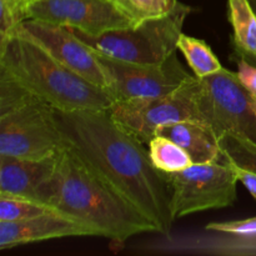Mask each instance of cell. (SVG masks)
I'll return each mask as SVG.
<instances>
[{
	"mask_svg": "<svg viewBox=\"0 0 256 256\" xmlns=\"http://www.w3.org/2000/svg\"><path fill=\"white\" fill-rule=\"evenodd\" d=\"M18 32L36 42L54 59L90 82L108 90V80L98 54L69 28L42 20L26 19Z\"/></svg>",
	"mask_w": 256,
	"mask_h": 256,
	"instance_id": "8fae6325",
	"label": "cell"
},
{
	"mask_svg": "<svg viewBox=\"0 0 256 256\" xmlns=\"http://www.w3.org/2000/svg\"><path fill=\"white\" fill-rule=\"evenodd\" d=\"M96 54L114 102L164 96L194 78L182 66L176 52L162 64H138Z\"/></svg>",
	"mask_w": 256,
	"mask_h": 256,
	"instance_id": "9c48e42d",
	"label": "cell"
},
{
	"mask_svg": "<svg viewBox=\"0 0 256 256\" xmlns=\"http://www.w3.org/2000/svg\"><path fill=\"white\" fill-rule=\"evenodd\" d=\"M70 236H96V234L88 225L56 210L19 222H0L2 250Z\"/></svg>",
	"mask_w": 256,
	"mask_h": 256,
	"instance_id": "7c38bea8",
	"label": "cell"
},
{
	"mask_svg": "<svg viewBox=\"0 0 256 256\" xmlns=\"http://www.w3.org/2000/svg\"><path fill=\"white\" fill-rule=\"evenodd\" d=\"M196 94L198 78L194 76L164 96L114 102L109 112L125 132L149 144L159 128L186 120L202 122Z\"/></svg>",
	"mask_w": 256,
	"mask_h": 256,
	"instance_id": "ba28073f",
	"label": "cell"
},
{
	"mask_svg": "<svg viewBox=\"0 0 256 256\" xmlns=\"http://www.w3.org/2000/svg\"><path fill=\"white\" fill-rule=\"evenodd\" d=\"M54 210V208L36 200L0 195V222H19Z\"/></svg>",
	"mask_w": 256,
	"mask_h": 256,
	"instance_id": "ffe728a7",
	"label": "cell"
},
{
	"mask_svg": "<svg viewBox=\"0 0 256 256\" xmlns=\"http://www.w3.org/2000/svg\"><path fill=\"white\" fill-rule=\"evenodd\" d=\"M65 146L55 109L40 99L0 115V155L40 160Z\"/></svg>",
	"mask_w": 256,
	"mask_h": 256,
	"instance_id": "52a82bcc",
	"label": "cell"
},
{
	"mask_svg": "<svg viewBox=\"0 0 256 256\" xmlns=\"http://www.w3.org/2000/svg\"><path fill=\"white\" fill-rule=\"evenodd\" d=\"M148 145L152 162L160 172H176L194 164L190 155L169 138L155 135Z\"/></svg>",
	"mask_w": 256,
	"mask_h": 256,
	"instance_id": "e0dca14e",
	"label": "cell"
},
{
	"mask_svg": "<svg viewBox=\"0 0 256 256\" xmlns=\"http://www.w3.org/2000/svg\"><path fill=\"white\" fill-rule=\"evenodd\" d=\"M28 19L72 28L89 35L135 25L112 0H29Z\"/></svg>",
	"mask_w": 256,
	"mask_h": 256,
	"instance_id": "30bf717a",
	"label": "cell"
},
{
	"mask_svg": "<svg viewBox=\"0 0 256 256\" xmlns=\"http://www.w3.org/2000/svg\"><path fill=\"white\" fill-rule=\"evenodd\" d=\"M0 69L55 110L109 109L114 104L106 89L70 70L18 30L0 45Z\"/></svg>",
	"mask_w": 256,
	"mask_h": 256,
	"instance_id": "3957f363",
	"label": "cell"
},
{
	"mask_svg": "<svg viewBox=\"0 0 256 256\" xmlns=\"http://www.w3.org/2000/svg\"><path fill=\"white\" fill-rule=\"evenodd\" d=\"M225 162H226V160H225ZM229 164L232 165V168L234 169L235 174H236L238 176V180L246 188L248 192H249L256 200V172H252V170L244 169V168L238 166V165L232 164V162H229Z\"/></svg>",
	"mask_w": 256,
	"mask_h": 256,
	"instance_id": "cb8c5ba5",
	"label": "cell"
},
{
	"mask_svg": "<svg viewBox=\"0 0 256 256\" xmlns=\"http://www.w3.org/2000/svg\"><path fill=\"white\" fill-rule=\"evenodd\" d=\"M38 200L88 225L96 236L122 245L156 228L125 198L92 172L70 148L58 155L52 176L40 189Z\"/></svg>",
	"mask_w": 256,
	"mask_h": 256,
	"instance_id": "7a4b0ae2",
	"label": "cell"
},
{
	"mask_svg": "<svg viewBox=\"0 0 256 256\" xmlns=\"http://www.w3.org/2000/svg\"><path fill=\"white\" fill-rule=\"evenodd\" d=\"M55 116L66 146L142 212L156 232L169 236L174 222L172 190L142 142L125 132L109 109L55 110Z\"/></svg>",
	"mask_w": 256,
	"mask_h": 256,
	"instance_id": "6da1fadb",
	"label": "cell"
},
{
	"mask_svg": "<svg viewBox=\"0 0 256 256\" xmlns=\"http://www.w3.org/2000/svg\"><path fill=\"white\" fill-rule=\"evenodd\" d=\"M234 54L256 60V12L249 0H228Z\"/></svg>",
	"mask_w": 256,
	"mask_h": 256,
	"instance_id": "9a60e30c",
	"label": "cell"
},
{
	"mask_svg": "<svg viewBox=\"0 0 256 256\" xmlns=\"http://www.w3.org/2000/svg\"><path fill=\"white\" fill-rule=\"evenodd\" d=\"M208 230L236 235L242 238H256V216L245 220H232V222H210L206 225Z\"/></svg>",
	"mask_w": 256,
	"mask_h": 256,
	"instance_id": "7402d4cb",
	"label": "cell"
},
{
	"mask_svg": "<svg viewBox=\"0 0 256 256\" xmlns=\"http://www.w3.org/2000/svg\"><path fill=\"white\" fill-rule=\"evenodd\" d=\"M172 190L174 220L205 210L224 209L236 200L238 176L225 160L192 164L176 172H164Z\"/></svg>",
	"mask_w": 256,
	"mask_h": 256,
	"instance_id": "8992f818",
	"label": "cell"
},
{
	"mask_svg": "<svg viewBox=\"0 0 256 256\" xmlns=\"http://www.w3.org/2000/svg\"><path fill=\"white\" fill-rule=\"evenodd\" d=\"M222 159L256 172V142L246 138L225 132L219 136Z\"/></svg>",
	"mask_w": 256,
	"mask_h": 256,
	"instance_id": "ac0fdd59",
	"label": "cell"
},
{
	"mask_svg": "<svg viewBox=\"0 0 256 256\" xmlns=\"http://www.w3.org/2000/svg\"><path fill=\"white\" fill-rule=\"evenodd\" d=\"M28 6L29 0H0V45L28 19Z\"/></svg>",
	"mask_w": 256,
	"mask_h": 256,
	"instance_id": "44dd1931",
	"label": "cell"
},
{
	"mask_svg": "<svg viewBox=\"0 0 256 256\" xmlns=\"http://www.w3.org/2000/svg\"><path fill=\"white\" fill-rule=\"evenodd\" d=\"M252 108H254V112L256 114V98L252 96Z\"/></svg>",
	"mask_w": 256,
	"mask_h": 256,
	"instance_id": "484cf974",
	"label": "cell"
},
{
	"mask_svg": "<svg viewBox=\"0 0 256 256\" xmlns=\"http://www.w3.org/2000/svg\"><path fill=\"white\" fill-rule=\"evenodd\" d=\"M249 2H250V4L252 5V8H254V10L256 12V0H249ZM252 62V64H256V60H254V62Z\"/></svg>",
	"mask_w": 256,
	"mask_h": 256,
	"instance_id": "d4e9b609",
	"label": "cell"
},
{
	"mask_svg": "<svg viewBox=\"0 0 256 256\" xmlns=\"http://www.w3.org/2000/svg\"><path fill=\"white\" fill-rule=\"evenodd\" d=\"M196 100L202 122L210 125L218 136L230 132L256 142L252 95L238 72L222 68L209 76L198 78Z\"/></svg>",
	"mask_w": 256,
	"mask_h": 256,
	"instance_id": "5b68a950",
	"label": "cell"
},
{
	"mask_svg": "<svg viewBox=\"0 0 256 256\" xmlns=\"http://www.w3.org/2000/svg\"><path fill=\"white\" fill-rule=\"evenodd\" d=\"M58 155L40 160L0 155V195L39 202L38 195L54 174Z\"/></svg>",
	"mask_w": 256,
	"mask_h": 256,
	"instance_id": "4fadbf2b",
	"label": "cell"
},
{
	"mask_svg": "<svg viewBox=\"0 0 256 256\" xmlns=\"http://www.w3.org/2000/svg\"><path fill=\"white\" fill-rule=\"evenodd\" d=\"M190 12L192 8L179 2L175 9L164 16L100 35L69 29L100 54L138 64H162L176 52L178 40Z\"/></svg>",
	"mask_w": 256,
	"mask_h": 256,
	"instance_id": "277c9868",
	"label": "cell"
},
{
	"mask_svg": "<svg viewBox=\"0 0 256 256\" xmlns=\"http://www.w3.org/2000/svg\"><path fill=\"white\" fill-rule=\"evenodd\" d=\"M155 135H162L182 148L194 164L219 162L222 154L219 136L210 125L195 120L174 122L159 128Z\"/></svg>",
	"mask_w": 256,
	"mask_h": 256,
	"instance_id": "5bb4252c",
	"label": "cell"
},
{
	"mask_svg": "<svg viewBox=\"0 0 256 256\" xmlns=\"http://www.w3.org/2000/svg\"><path fill=\"white\" fill-rule=\"evenodd\" d=\"M232 60L238 65V76L245 89L256 98V64H252L245 58L239 55H232Z\"/></svg>",
	"mask_w": 256,
	"mask_h": 256,
	"instance_id": "603a6c76",
	"label": "cell"
},
{
	"mask_svg": "<svg viewBox=\"0 0 256 256\" xmlns=\"http://www.w3.org/2000/svg\"><path fill=\"white\" fill-rule=\"evenodd\" d=\"M178 49L182 52L188 65L199 79L215 74L224 68L212 48L202 39L182 34L178 40Z\"/></svg>",
	"mask_w": 256,
	"mask_h": 256,
	"instance_id": "2e32d148",
	"label": "cell"
},
{
	"mask_svg": "<svg viewBox=\"0 0 256 256\" xmlns=\"http://www.w3.org/2000/svg\"><path fill=\"white\" fill-rule=\"evenodd\" d=\"M118 8L135 22H145L169 14L178 5V0H112Z\"/></svg>",
	"mask_w": 256,
	"mask_h": 256,
	"instance_id": "d6986e66",
	"label": "cell"
}]
</instances>
